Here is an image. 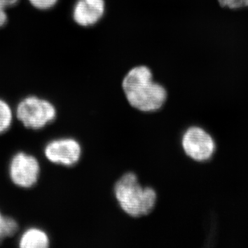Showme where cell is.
<instances>
[{
  "label": "cell",
  "mask_w": 248,
  "mask_h": 248,
  "mask_svg": "<svg viewBox=\"0 0 248 248\" xmlns=\"http://www.w3.org/2000/svg\"><path fill=\"white\" fill-rule=\"evenodd\" d=\"M19 0H0V28L4 26L7 21V15L6 8L16 4Z\"/></svg>",
  "instance_id": "11"
},
{
  "label": "cell",
  "mask_w": 248,
  "mask_h": 248,
  "mask_svg": "<svg viewBox=\"0 0 248 248\" xmlns=\"http://www.w3.org/2000/svg\"><path fill=\"white\" fill-rule=\"evenodd\" d=\"M12 122V112L7 102L0 99V134L9 129Z\"/></svg>",
  "instance_id": "10"
},
{
  "label": "cell",
  "mask_w": 248,
  "mask_h": 248,
  "mask_svg": "<svg viewBox=\"0 0 248 248\" xmlns=\"http://www.w3.org/2000/svg\"><path fill=\"white\" fill-rule=\"evenodd\" d=\"M114 194L122 211L132 218L152 213L157 205V193L154 188L143 186L134 172L123 174L114 186Z\"/></svg>",
  "instance_id": "2"
},
{
  "label": "cell",
  "mask_w": 248,
  "mask_h": 248,
  "mask_svg": "<svg viewBox=\"0 0 248 248\" xmlns=\"http://www.w3.org/2000/svg\"><path fill=\"white\" fill-rule=\"evenodd\" d=\"M10 177L19 187L29 188L37 183L40 165L35 157L24 153H18L10 164Z\"/></svg>",
  "instance_id": "5"
},
{
  "label": "cell",
  "mask_w": 248,
  "mask_h": 248,
  "mask_svg": "<svg viewBox=\"0 0 248 248\" xmlns=\"http://www.w3.org/2000/svg\"><path fill=\"white\" fill-rule=\"evenodd\" d=\"M219 4L223 7L231 9H240L248 7V0H218Z\"/></svg>",
  "instance_id": "12"
},
{
  "label": "cell",
  "mask_w": 248,
  "mask_h": 248,
  "mask_svg": "<svg viewBox=\"0 0 248 248\" xmlns=\"http://www.w3.org/2000/svg\"><path fill=\"white\" fill-rule=\"evenodd\" d=\"M16 221L7 216H2L0 212V244L7 237L13 236L18 231Z\"/></svg>",
  "instance_id": "9"
},
{
  "label": "cell",
  "mask_w": 248,
  "mask_h": 248,
  "mask_svg": "<svg viewBox=\"0 0 248 248\" xmlns=\"http://www.w3.org/2000/svg\"><path fill=\"white\" fill-rule=\"evenodd\" d=\"M105 12V0H78L73 8V19L80 26H93L100 21Z\"/></svg>",
  "instance_id": "7"
},
{
  "label": "cell",
  "mask_w": 248,
  "mask_h": 248,
  "mask_svg": "<svg viewBox=\"0 0 248 248\" xmlns=\"http://www.w3.org/2000/svg\"><path fill=\"white\" fill-rule=\"evenodd\" d=\"M33 7L40 10H47L54 7L58 0H29Z\"/></svg>",
  "instance_id": "13"
},
{
  "label": "cell",
  "mask_w": 248,
  "mask_h": 248,
  "mask_svg": "<svg viewBox=\"0 0 248 248\" xmlns=\"http://www.w3.org/2000/svg\"><path fill=\"white\" fill-rule=\"evenodd\" d=\"M122 89L129 106L139 112L152 113L165 106L168 93L155 82L152 71L145 65L131 68L122 80Z\"/></svg>",
  "instance_id": "1"
},
{
  "label": "cell",
  "mask_w": 248,
  "mask_h": 248,
  "mask_svg": "<svg viewBox=\"0 0 248 248\" xmlns=\"http://www.w3.org/2000/svg\"><path fill=\"white\" fill-rule=\"evenodd\" d=\"M16 115L24 126L28 129H40L54 121L56 110L49 101L36 96H29L19 102Z\"/></svg>",
  "instance_id": "4"
},
{
  "label": "cell",
  "mask_w": 248,
  "mask_h": 248,
  "mask_svg": "<svg viewBox=\"0 0 248 248\" xmlns=\"http://www.w3.org/2000/svg\"><path fill=\"white\" fill-rule=\"evenodd\" d=\"M45 154L50 162L71 166L80 160L81 148L73 138H62L50 141L45 147Z\"/></svg>",
  "instance_id": "6"
},
{
  "label": "cell",
  "mask_w": 248,
  "mask_h": 248,
  "mask_svg": "<svg viewBox=\"0 0 248 248\" xmlns=\"http://www.w3.org/2000/svg\"><path fill=\"white\" fill-rule=\"evenodd\" d=\"M19 246L22 248H46L49 246V239L42 230L30 228L20 238Z\"/></svg>",
  "instance_id": "8"
},
{
  "label": "cell",
  "mask_w": 248,
  "mask_h": 248,
  "mask_svg": "<svg viewBox=\"0 0 248 248\" xmlns=\"http://www.w3.org/2000/svg\"><path fill=\"white\" fill-rule=\"evenodd\" d=\"M181 146L185 155L196 162H208L216 154L217 145L211 134L200 126H190L182 136Z\"/></svg>",
  "instance_id": "3"
}]
</instances>
